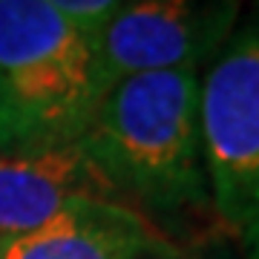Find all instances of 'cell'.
Here are the masks:
<instances>
[{
  "label": "cell",
  "mask_w": 259,
  "mask_h": 259,
  "mask_svg": "<svg viewBox=\"0 0 259 259\" xmlns=\"http://www.w3.org/2000/svg\"><path fill=\"white\" fill-rule=\"evenodd\" d=\"M199 75L173 69L115 83L78 139L115 199L156 228L204 210L213 216L199 130Z\"/></svg>",
  "instance_id": "cell-1"
},
{
  "label": "cell",
  "mask_w": 259,
  "mask_h": 259,
  "mask_svg": "<svg viewBox=\"0 0 259 259\" xmlns=\"http://www.w3.org/2000/svg\"><path fill=\"white\" fill-rule=\"evenodd\" d=\"M55 12H61L66 20H72L93 44H98L107 20L115 15L121 0H47Z\"/></svg>",
  "instance_id": "cell-7"
},
{
  "label": "cell",
  "mask_w": 259,
  "mask_h": 259,
  "mask_svg": "<svg viewBox=\"0 0 259 259\" xmlns=\"http://www.w3.org/2000/svg\"><path fill=\"white\" fill-rule=\"evenodd\" d=\"M173 239L130 204L78 199L52 222L0 242V259H153Z\"/></svg>",
  "instance_id": "cell-6"
},
{
  "label": "cell",
  "mask_w": 259,
  "mask_h": 259,
  "mask_svg": "<svg viewBox=\"0 0 259 259\" xmlns=\"http://www.w3.org/2000/svg\"><path fill=\"white\" fill-rule=\"evenodd\" d=\"M242 0H121L98 44V95L133 75L202 72L239 26Z\"/></svg>",
  "instance_id": "cell-4"
},
{
  "label": "cell",
  "mask_w": 259,
  "mask_h": 259,
  "mask_svg": "<svg viewBox=\"0 0 259 259\" xmlns=\"http://www.w3.org/2000/svg\"><path fill=\"white\" fill-rule=\"evenodd\" d=\"M98 101L93 40L47 0H0V153L72 144Z\"/></svg>",
  "instance_id": "cell-2"
},
{
  "label": "cell",
  "mask_w": 259,
  "mask_h": 259,
  "mask_svg": "<svg viewBox=\"0 0 259 259\" xmlns=\"http://www.w3.org/2000/svg\"><path fill=\"white\" fill-rule=\"evenodd\" d=\"M236 245H239L242 259H259V225L236 233Z\"/></svg>",
  "instance_id": "cell-9"
},
{
  "label": "cell",
  "mask_w": 259,
  "mask_h": 259,
  "mask_svg": "<svg viewBox=\"0 0 259 259\" xmlns=\"http://www.w3.org/2000/svg\"><path fill=\"white\" fill-rule=\"evenodd\" d=\"M78 199L118 202L81 141L0 153V242L37 231Z\"/></svg>",
  "instance_id": "cell-5"
},
{
  "label": "cell",
  "mask_w": 259,
  "mask_h": 259,
  "mask_svg": "<svg viewBox=\"0 0 259 259\" xmlns=\"http://www.w3.org/2000/svg\"><path fill=\"white\" fill-rule=\"evenodd\" d=\"M153 259H242L236 236H231L222 228H213V231L196 236L190 245H173L164 253H158Z\"/></svg>",
  "instance_id": "cell-8"
},
{
  "label": "cell",
  "mask_w": 259,
  "mask_h": 259,
  "mask_svg": "<svg viewBox=\"0 0 259 259\" xmlns=\"http://www.w3.org/2000/svg\"><path fill=\"white\" fill-rule=\"evenodd\" d=\"M199 130L213 216L236 236L259 225V15L199 75Z\"/></svg>",
  "instance_id": "cell-3"
}]
</instances>
